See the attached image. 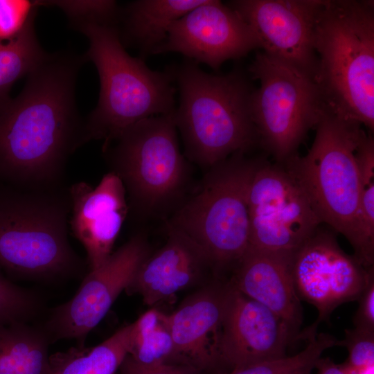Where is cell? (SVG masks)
Here are the masks:
<instances>
[{
  "label": "cell",
  "instance_id": "obj_1",
  "mask_svg": "<svg viewBox=\"0 0 374 374\" xmlns=\"http://www.w3.org/2000/svg\"><path fill=\"white\" fill-rule=\"evenodd\" d=\"M83 55H48L27 76L18 96L0 104V181L27 188L63 185L67 161L83 145L77 76Z\"/></svg>",
  "mask_w": 374,
  "mask_h": 374
},
{
  "label": "cell",
  "instance_id": "obj_2",
  "mask_svg": "<svg viewBox=\"0 0 374 374\" xmlns=\"http://www.w3.org/2000/svg\"><path fill=\"white\" fill-rule=\"evenodd\" d=\"M313 45L314 81L326 109L373 132V1L323 0Z\"/></svg>",
  "mask_w": 374,
  "mask_h": 374
},
{
  "label": "cell",
  "instance_id": "obj_3",
  "mask_svg": "<svg viewBox=\"0 0 374 374\" xmlns=\"http://www.w3.org/2000/svg\"><path fill=\"white\" fill-rule=\"evenodd\" d=\"M70 25L88 39L83 57L95 65L100 84L98 104L84 120V144L103 140V151L136 123L175 112V89L170 71H153L142 59L129 55L117 26L94 21Z\"/></svg>",
  "mask_w": 374,
  "mask_h": 374
},
{
  "label": "cell",
  "instance_id": "obj_4",
  "mask_svg": "<svg viewBox=\"0 0 374 374\" xmlns=\"http://www.w3.org/2000/svg\"><path fill=\"white\" fill-rule=\"evenodd\" d=\"M188 60L170 70L179 91L173 116L185 154L207 169L258 143L251 100L253 89L240 72L208 73Z\"/></svg>",
  "mask_w": 374,
  "mask_h": 374
},
{
  "label": "cell",
  "instance_id": "obj_5",
  "mask_svg": "<svg viewBox=\"0 0 374 374\" xmlns=\"http://www.w3.org/2000/svg\"><path fill=\"white\" fill-rule=\"evenodd\" d=\"M69 187L0 185V268L24 278L76 273L82 264L69 244Z\"/></svg>",
  "mask_w": 374,
  "mask_h": 374
},
{
  "label": "cell",
  "instance_id": "obj_6",
  "mask_svg": "<svg viewBox=\"0 0 374 374\" xmlns=\"http://www.w3.org/2000/svg\"><path fill=\"white\" fill-rule=\"evenodd\" d=\"M233 154L208 169L166 220L205 253L218 278L231 274L249 247L248 193L260 159Z\"/></svg>",
  "mask_w": 374,
  "mask_h": 374
},
{
  "label": "cell",
  "instance_id": "obj_7",
  "mask_svg": "<svg viewBox=\"0 0 374 374\" xmlns=\"http://www.w3.org/2000/svg\"><path fill=\"white\" fill-rule=\"evenodd\" d=\"M174 112L136 123L103 151L110 171L123 184L129 213L136 217H166L185 197L188 167Z\"/></svg>",
  "mask_w": 374,
  "mask_h": 374
},
{
  "label": "cell",
  "instance_id": "obj_8",
  "mask_svg": "<svg viewBox=\"0 0 374 374\" xmlns=\"http://www.w3.org/2000/svg\"><path fill=\"white\" fill-rule=\"evenodd\" d=\"M308 152L284 164L308 196L322 224L352 245L359 190L357 151L366 134L362 125L324 109Z\"/></svg>",
  "mask_w": 374,
  "mask_h": 374
},
{
  "label": "cell",
  "instance_id": "obj_9",
  "mask_svg": "<svg viewBox=\"0 0 374 374\" xmlns=\"http://www.w3.org/2000/svg\"><path fill=\"white\" fill-rule=\"evenodd\" d=\"M249 71L260 82L251 100L258 143L284 164L319 121L325 105L319 88L311 76L264 52Z\"/></svg>",
  "mask_w": 374,
  "mask_h": 374
},
{
  "label": "cell",
  "instance_id": "obj_10",
  "mask_svg": "<svg viewBox=\"0 0 374 374\" xmlns=\"http://www.w3.org/2000/svg\"><path fill=\"white\" fill-rule=\"evenodd\" d=\"M248 205L249 248L292 256L322 224L296 179L277 163L260 159Z\"/></svg>",
  "mask_w": 374,
  "mask_h": 374
},
{
  "label": "cell",
  "instance_id": "obj_11",
  "mask_svg": "<svg viewBox=\"0 0 374 374\" xmlns=\"http://www.w3.org/2000/svg\"><path fill=\"white\" fill-rule=\"evenodd\" d=\"M321 225L292 256L291 272L296 294L318 312L314 322L299 332L297 341L314 339L319 325L328 321L337 307L357 301L369 271L374 268H365L353 255L346 253L333 231Z\"/></svg>",
  "mask_w": 374,
  "mask_h": 374
},
{
  "label": "cell",
  "instance_id": "obj_12",
  "mask_svg": "<svg viewBox=\"0 0 374 374\" xmlns=\"http://www.w3.org/2000/svg\"><path fill=\"white\" fill-rule=\"evenodd\" d=\"M148 256L145 238L132 236L100 267L89 271L75 295L55 308L44 330L50 341L77 339L83 345L87 334L106 315L123 290L131 283Z\"/></svg>",
  "mask_w": 374,
  "mask_h": 374
},
{
  "label": "cell",
  "instance_id": "obj_13",
  "mask_svg": "<svg viewBox=\"0 0 374 374\" xmlns=\"http://www.w3.org/2000/svg\"><path fill=\"white\" fill-rule=\"evenodd\" d=\"M323 0H237L229 6L249 25L263 52L312 78L318 59L313 31Z\"/></svg>",
  "mask_w": 374,
  "mask_h": 374
},
{
  "label": "cell",
  "instance_id": "obj_14",
  "mask_svg": "<svg viewBox=\"0 0 374 374\" xmlns=\"http://www.w3.org/2000/svg\"><path fill=\"white\" fill-rule=\"evenodd\" d=\"M259 48L249 25L230 6L206 0L175 21L154 54L175 52L217 70L226 60Z\"/></svg>",
  "mask_w": 374,
  "mask_h": 374
},
{
  "label": "cell",
  "instance_id": "obj_15",
  "mask_svg": "<svg viewBox=\"0 0 374 374\" xmlns=\"http://www.w3.org/2000/svg\"><path fill=\"white\" fill-rule=\"evenodd\" d=\"M229 284L220 346L221 366L231 371L287 356L295 339L285 323Z\"/></svg>",
  "mask_w": 374,
  "mask_h": 374
},
{
  "label": "cell",
  "instance_id": "obj_16",
  "mask_svg": "<svg viewBox=\"0 0 374 374\" xmlns=\"http://www.w3.org/2000/svg\"><path fill=\"white\" fill-rule=\"evenodd\" d=\"M71 232L83 245L89 271L103 265L129 213L125 187L120 178L109 171L93 187L81 181L69 188Z\"/></svg>",
  "mask_w": 374,
  "mask_h": 374
},
{
  "label": "cell",
  "instance_id": "obj_17",
  "mask_svg": "<svg viewBox=\"0 0 374 374\" xmlns=\"http://www.w3.org/2000/svg\"><path fill=\"white\" fill-rule=\"evenodd\" d=\"M229 279L215 278L168 314L178 364L200 372L221 366L220 346Z\"/></svg>",
  "mask_w": 374,
  "mask_h": 374
},
{
  "label": "cell",
  "instance_id": "obj_18",
  "mask_svg": "<svg viewBox=\"0 0 374 374\" xmlns=\"http://www.w3.org/2000/svg\"><path fill=\"white\" fill-rule=\"evenodd\" d=\"M165 244L148 256L126 289L154 305L206 279L218 278L203 250L181 231L166 224Z\"/></svg>",
  "mask_w": 374,
  "mask_h": 374
},
{
  "label": "cell",
  "instance_id": "obj_19",
  "mask_svg": "<svg viewBox=\"0 0 374 374\" xmlns=\"http://www.w3.org/2000/svg\"><path fill=\"white\" fill-rule=\"evenodd\" d=\"M292 256L249 248L229 280L280 318L296 341L303 315L292 277Z\"/></svg>",
  "mask_w": 374,
  "mask_h": 374
},
{
  "label": "cell",
  "instance_id": "obj_20",
  "mask_svg": "<svg viewBox=\"0 0 374 374\" xmlns=\"http://www.w3.org/2000/svg\"><path fill=\"white\" fill-rule=\"evenodd\" d=\"M206 0H138L121 8L117 25L125 47L141 55L154 54L166 39L171 24Z\"/></svg>",
  "mask_w": 374,
  "mask_h": 374
},
{
  "label": "cell",
  "instance_id": "obj_21",
  "mask_svg": "<svg viewBox=\"0 0 374 374\" xmlns=\"http://www.w3.org/2000/svg\"><path fill=\"white\" fill-rule=\"evenodd\" d=\"M49 342L25 322L0 326V374H51Z\"/></svg>",
  "mask_w": 374,
  "mask_h": 374
},
{
  "label": "cell",
  "instance_id": "obj_22",
  "mask_svg": "<svg viewBox=\"0 0 374 374\" xmlns=\"http://www.w3.org/2000/svg\"><path fill=\"white\" fill-rule=\"evenodd\" d=\"M132 323L93 347L78 345L49 357L51 374H115L129 353Z\"/></svg>",
  "mask_w": 374,
  "mask_h": 374
},
{
  "label": "cell",
  "instance_id": "obj_23",
  "mask_svg": "<svg viewBox=\"0 0 374 374\" xmlns=\"http://www.w3.org/2000/svg\"><path fill=\"white\" fill-rule=\"evenodd\" d=\"M357 159L359 190L353 255L365 268L374 267V140L366 134L360 142Z\"/></svg>",
  "mask_w": 374,
  "mask_h": 374
},
{
  "label": "cell",
  "instance_id": "obj_24",
  "mask_svg": "<svg viewBox=\"0 0 374 374\" xmlns=\"http://www.w3.org/2000/svg\"><path fill=\"white\" fill-rule=\"evenodd\" d=\"M127 355L145 366L178 364L168 314L152 308L132 323Z\"/></svg>",
  "mask_w": 374,
  "mask_h": 374
},
{
  "label": "cell",
  "instance_id": "obj_25",
  "mask_svg": "<svg viewBox=\"0 0 374 374\" xmlns=\"http://www.w3.org/2000/svg\"><path fill=\"white\" fill-rule=\"evenodd\" d=\"M36 15L37 12L18 35L0 39V104L10 98L13 84L37 68L49 55L37 39Z\"/></svg>",
  "mask_w": 374,
  "mask_h": 374
},
{
  "label": "cell",
  "instance_id": "obj_26",
  "mask_svg": "<svg viewBox=\"0 0 374 374\" xmlns=\"http://www.w3.org/2000/svg\"><path fill=\"white\" fill-rule=\"evenodd\" d=\"M337 346H339V339L329 334L320 333L314 339L308 341L305 348L294 355L215 374H311L323 353Z\"/></svg>",
  "mask_w": 374,
  "mask_h": 374
},
{
  "label": "cell",
  "instance_id": "obj_27",
  "mask_svg": "<svg viewBox=\"0 0 374 374\" xmlns=\"http://www.w3.org/2000/svg\"><path fill=\"white\" fill-rule=\"evenodd\" d=\"M39 6H54L68 17L69 23L94 21L118 25L121 8L115 1H37Z\"/></svg>",
  "mask_w": 374,
  "mask_h": 374
},
{
  "label": "cell",
  "instance_id": "obj_28",
  "mask_svg": "<svg viewBox=\"0 0 374 374\" xmlns=\"http://www.w3.org/2000/svg\"><path fill=\"white\" fill-rule=\"evenodd\" d=\"M37 307L35 295L12 283L0 268V326L25 322L35 313Z\"/></svg>",
  "mask_w": 374,
  "mask_h": 374
},
{
  "label": "cell",
  "instance_id": "obj_29",
  "mask_svg": "<svg viewBox=\"0 0 374 374\" xmlns=\"http://www.w3.org/2000/svg\"><path fill=\"white\" fill-rule=\"evenodd\" d=\"M339 346L348 351V357L342 365L350 374H362L373 365L374 332L355 327L346 329Z\"/></svg>",
  "mask_w": 374,
  "mask_h": 374
},
{
  "label": "cell",
  "instance_id": "obj_30",
  "mask_svg": "<svg viewBox=\"0 0 374 374\" xmlns=\"http://www.w3.org/2000/svg\"><path fill=\"white\" fill-rule=\"evenodd\" d=\"M38 6L37 1L0 0V39L18 35Z\"/></svg>",
  "mask_w": 374,
  "mask_h": 374
},
{
  "label": "cell",
  "instance_id": "obj_31",
  "mask_svg": "<svg viewBox=\"0 0 374 374\" xmlns=\"http://www.w3.org/2000/svg\"><path fill=\"white\" fill-rule=\"evenodd\" d=\"M353 317L354 327L374 332V268L371 269L361 292Z\"/></svg>",
  "mask_w": 374,
  "mask_h": 374
},
{
  "label": "cell",
  "instance_id": "obj_32",
  "mask_svg": "<svg viewBox=\"0 0 374 374\" xmlns=\"http://www.w3.org/2000/svg\"><path fill=\"white\" fill-rule=\"evenodd\" d=\"M121 374H202L198 370L181 364H166L145 366L127 355L120 366Z\"/></svg>",
  "mask_w": 374,
  "mask_h": 374
},
{
  "label": "cell",
  "instance_id": "obj_33",
  "mask_svg": "<svg viewBox=\"0 0 374 374\" xmlns=\"http://www.w3.org/2000/svg\"><path fill=\"white\" fill-rule=\"evenodd\" d=\"M314 369H317L316 374H350L343 365L335 364L328 357H321Z\"/></svg>",
  "mask_w": 374,
  "mask_h": 374
}]
</instances>
